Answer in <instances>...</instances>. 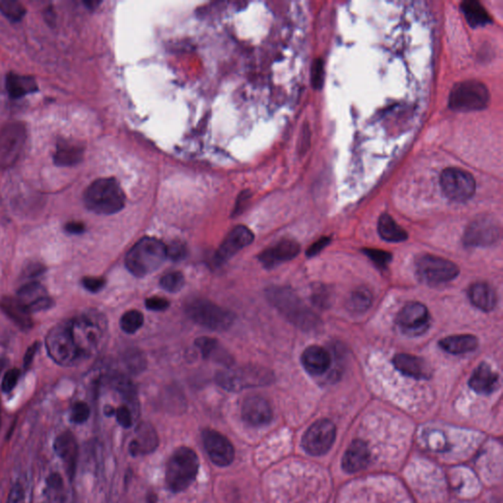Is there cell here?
Instances as JSON below:
<instances>
[{
	"label": "cell",
	"mask_w": 503,
	"mask_h": 503,
	"mask_svg": "<svg viewBox=\"0 0 503 503\" xmlns=\"http://www.w3.org/2000/svg\"><path fill=\"white\" fill-rule=\"evenodd\" d=\"M326 67L339 185H375L410 144L427 110L432 34L423 2H349Z\"/></svg>",
	"instance_id": "obj_1"
},
{
	"label": "cell",
	"mask_w": 503,
	"mask_h": 503,
	"mask_svg": "<svg viewBox=\"0 0 503 503\" xmlns=\"http://www.w3.org/2000/svg\"><path fill=\"white\" fill-rule=\"evenodd\" d=\"M126 196L115 178H100L94 181L84 193V203L89 211L98 215H110L119 213L125 206Z\"/></svg>",
	"instance_id": "obj_2"
},
{
	"label": "cell",
	"mask_w": 503,
	"mask_h": 503,
	"mask_svg": "<svg viewBox=\"0 0 503 503\" xmlns=\"http://www.w3.org/2000/svg\"><path fill=\"white\" fill-rule=\"evenodd\" d=\"M270 304L281 312L290 323L302 330L317 328L319 318L304 304L302 300L288 288H270L267 290Z\"/></svg>",
	"instance_id": "obj_3"
},
{
	"label": "cell",
	"mask_w": 503,
	"mask_h": 503,
	"mask_svg": "<svg viewBox=\"0 0 503 503\" xmlns=\"http://www.w3.org/2000/svg\"><path fill=\"white\" fill-rule=\"evenodd\" d=\"M166 258V246L161 241L145 237L127 253L125 265L133 276L145 277L159 270Z\"/></svg>",
	"instance_id": "obj_4"
},
{
	"label": "cell",
	"mask_w": 503,
	"mask_h": 503,
	"mask_svg": "<svg viewBox=\"0 0 503 503\" xmlns=\"http://www.w3.org/2000/svg\"><path fill=\"white\" fill-rule=\"evenodd\" d=\"M198 455L189 448H180L174 451L166 466V481L173 493H181L192 485L199 473Z\"/></svg>",
	"instance_id": "obj_5"
},
{
	"label": "cell",
	"mask_w": 503,
	"mask_h": 503,
	"mask_svg": "<svg viewBox=\"0 0 503 503\" xmlns=\"http://www.w3.org/2000/svg\"><path fill=\"white\" fill-rule=\"evenodd\" d=\"M215 380L220 387L228 391H241L250 387L272 384L274 376L267 369L245 366L218 371Z\"/></svg>",
	"instance_id": "obj_6"
},
{
	"label": "cell",
	"mask_w": 503,
	"mask_h": 503,
	"mask_svg": "<svg viewBox=\"0 0 503 503\" xmlns=\"http://www.w3.org/2000/svg\"><path fill=\"white\" fill-rule=\"evenodd\" d=\"M185 312L194 323L215 331L228 330L235 319L233 312L202 298L188 302Z\"/></svg>",
	"instance_id": "obj_7"
},
{
	"label": "cell",
	"mask_w": 503,
	"mask_h": 503,
	"mask_svg": "<svg viewBox=\"0 0 503 503\" xmlns=\"http://www.w3.org/2000/svg\"><path fill=\"white\" fill-rule=\"evenodd\" d=\"M46 349L54 362L70 366L81 359V355L73 338L69 321L58 324L46 336Z\"/></svg>",
	"instance_id": "obj_8"
},
{
	"label": "cell",
	"mask_w": 503,
	"mask_h": 503,
	"mask_svg": "<svg viewBox=\"0 0 503 503\" xmlns=\"http://www.w3.org/2000/svg\"><path fill=\"white\" fill-rule=\"evenodd\" d=\"M488 103V89L474 80L456 84L450 96V107L455 112L481 110L486 107Z\"/></svg>",
	"instance_id": "obj_9"
},
{
	"label": "cell",
	"mask_w": 503,
	"mask_h": 503,
	"mask_svg": "<svg viewBox=\"0 0 503 503\" xmlns=\"http://www.w3.org/2000/svg\"><path fill=\"white\" fill-rule=\"evenodd\" d=\"M415 265L420 281L430 285L448 283L459 274V269L455 263L437 256H420Z\"/></svg>",
	"instance_id": "obj_10"
},
{
	"label": "cell",
	"mask_w": 503,
	"mask_h": 503,
	"mask_svg": "<svg viewBox=\"0 0 503 503\" xmlns=\"http://www.w3.org/2000/svg\"><path fill=\"white\" fill-rule=\"evenodd\" d=\"M75 344L82 358L90 356L100 346L103 328L95 318L83 316L69 321Z\"/></svg>",
	"instance_id": "obj_11"
},
{
	"label": "cell",
	"mask_w": 503,
	"mask_h": 503,
	"mask_svg": "<svg viewBox=\"0 0 503 503\" xmlns=\"http://www.w3.org/2000/svg\"><path fill=\"white\" fill-rule=\"evenodd\" d=\"M441 186L443 194L455 202H466L474 196L476 181L473 176L463 169L450 168L441 175Z\"/></svg>",
	"instance_id": "obj_12"
},
{
	"label": "cell",
	"mask_w": 503,
	"mask_h": 503,
	"mask_svg": "<svg viewBox=\"0 0 503 503\" xmlns=\"http://www.w3.org/2000/svg\"><path fill=\"white\" fill-rule=\"evenodd\" d=\"M336 439V427L330 420L317 421L302 437V446L308 455L323 456L330 451Z\"/></svg>",
	"instance_id": "obj_13"
},
{
	"label": "cell",
	"mask_w": 503,
	"mask_h": 503,
	"mask_svg": "<svg viewBox=\"0 0 503 503\" xmlns=\"http://www.w3.org/2000/svg\"><path fill=\"white\" fill-rule=\"evenodd\" d=\"M26 141L25 126L8 124L0 132V168H8L17 161Z\"/></svg>",
	"instance_id": "obj_14"
},
{
	"label": "cell",
	"mask_w": 503,
	"mask_h": 503,
	"mask_svg": "<svg viewBox=\"0 0 503 503\" xmlns=\"http://www.w3.org/2000/svg\"><path fill=\"white\" fill-rule=\"evenodd\" d=\"M429 310L422 303H408L397 315L396 323L404 333L422 335L430 326Z\"/></svg>",
	"instance_id": "obj_15"
},
{
	"label": "cell",
	"mask_w": 503,
	"mask_h": 503,
	"mask_svg": "<svg viewBox=\"0 0 503 503\" xmlns=\"http://www.w3.org/2000/svg\"><path fill=\"white\" fill-rule=\"evenodd\" d=\"M203 443L211 461L218 466L225 467L233 462L235 450L227 436L215 430L203 432Z\"/></svg>",
	"instance_id": "obj_16"
},
{
	"label": "cell",
	"mask_w": 503,
	"mask_h": 503,
	"mask_svg": "<svg viewBox=\"0 0 503 503\" xmlns=\"http://www.w3.org/2000/svg\"><path fill=\"white\" fill-rule=\"evenodd\" d=\"M253 232L244 225H239L228 233L223 240L222 245L216 251L215 263L216 265H222L234 257L238 251L250 245L254 241Z\"/></svg>",
	"instance_id": "obj_17"
},
{
	"label": "cell",
	"mask_w": 503,
	"mask_h": 503,
	"mask_svg": "<svg viewBox=\"0 0 503 503\" xmlns=\"http://www.w3.org/2000/svg\"><path fill=\"white\" fill-rule=\"evenodd\" d=\"M500 238V228L488 218H479L467 227L463 235V244L467 247L493 245Z\"/></svg>",
	"instance_id": "obj_18"
},
{
	"label": "cell",
	"mask_w": 503,
	"mask_h": 503,
	"mask_svg": "<svg viewBox=\"0 0 503 503\" xmlns=\"http://www.w3.org/2000/svg\"><path fill=\"white\" fill-rule=\"evenodd\" d=\"M242 419L253 427L269 425L272 420V409L264 397L253 396L247 397L242 404Z\"/></svg>",
	"instance_id": "obj_19"
},
{
	"label": "cell",
	"mask_w": 503,
	"mask_h": 503,
	"mask_svg": "<svg viewBox=\"0 0 503 503\" xmlns=\"http://www.w3.org/2000/svg\"><path fill=\"white\" fill-rule=\"evenodd\" d=\"M300 245L294 240H282L258 255V260L265 269H272L277 265L288 262L297 257Z\"/></svg>",
	"instance_id": "obj_20"
},
{
	"label": "cell",
	"mask_w": 503,
	"mask_h": 503,
	"mask_svg": "<svg viewBox=\"0 0 503 503\" xmlns=\"http://www.w3.org/2000/svg\"><path fill=\"white\" fill-rule=\"evenodd\" d=\"M16 299L30 314L48 309L53 304V301L48 297L46 289L37 282H32L23 286L18 291Z\"/></svg>",
	"instance_id": "obj_21"
},
{
	"label": "cell",
	"mask_w": 503,
	"mask_h": 503,
	"mask_svg": "<svg viewBox=\"0 0 503 503\" xmlns=\"http://www.w3.org/2000/svg\"><path fill=\"white\" fill-rule=\"evenodd\" d=\"M392 362L396 370L407 377L415 380H430L432 378L431 367L420 357L410 354H397Z\"/></svg>",
	"instance_id": "obj_22"
},
{
	"label": "cell",
	"mask_w": 503,
	"mask_h": 503,
	"mask_svg": "<svg viewBox=\"0 0 503 503\" xmlns=\"http://www.w3.org/2000/svg\"><path fill=\"white\" fill-rule=\"evenodd\" d=\"M371 460V451L368 444L356 439L350 444L342 458V468L349 474L358 473L368 467Z\"/></svg>",
	"instance_id": "obj_23"
},
{
	"label": "cell",
	"mask_w": 503,
	"mask_h": 503,
	"mask_svg": "<svg viewBox=\"0 0 503 503\" xmlns=\"http://www.w3.org/2000/svg\"><path fill=\"white\" fill-rule=\"evenodd\" d=\"M302 365L312 376H321L330 369L331 357L330 352L318 345H312L303 352Z\"/></svg>",
	"instance_id": "obj_24"
},
{
	"label": "cell",
	"mask_w": 503,
	"mask_h": 503,
	"mask_svg": "<svg viewBox=\"0 0 503 503\" xmlns=\"http://www.w3.org/2000/svg\"><path fill=\"white\" fill-rule=\"evenodd\" d=\"M497 385V373L486 363L479 364L469 380V387L477 394L483 396L493 394Z\"/></svg>",
	"instance_id": "obj_25"
},
{
	"label": "cell",
	"mask_w": 503,
	"mask_h": 503,
	"mask_svg": "<svg viewBox=\"0 0 503 503\" xmlns=\"http://www.w3.org/2000/svg\"><path fill=\"white\" fill-rule=\"evenodd\" d=\"M159 445V437L154 427L142 424L136 431V439L130 443V453L133 456L149 455Z\"/></svg>",
	"instance_id": "obj_26"
},
{
	"label": "cell",
	"mask_w": 503,
	"mask_h": 503,
	"mask_svg": "<svg viewBox=\"0 0 503 503\" xmlns=\"http://www.w3.org/2000/svg\"><path fill=\"white\" fill-rule=\"evenodd\" d=\"M54 450L61 459L64 460L67 465V471L70 477H73L76 469L78 446L74 436L69 432L60 434L54 441Z\"/></svg>",
	"instance_id": "obj_27"
},
{
	"label": "cell",
	"mask_w": 503,
	"mask_h": 503,
	"mask_svg": "<svg viewBox=\"0 0 503 503\" xmlns=\"http://www.w3.org/2000/svg\"><path fill=\"white\" fill-rule=\"evenodd\" d=\"M469 298L472 304L484 312H491L497 306V297L495 289L486 282H477L470 288Z\"/></svg>",
	"instance_id": "obj_28"
},
{
	"label": "cell",
	"mask_w": 503,
	"mask_h": 503,
	"mask_svg": "<svg viewBox=\"0 0 503 503\" xmlns=\"http://www.w3.org/2000/svg\"><path fill=\"white\" fill-rule=\"evenodd\" d=\"M439 344L448 353L461 355L475 351L478 348L479 340L471 335H452L443 338Z\"/></svg>",
	"instance_id": "obj_29"
},
{
	"label": "cell",
	"mask_w": 503,
	"mask_h": 503,
	"mask_svg": "<svg viewBox=\"0 0 503 503\" xmlns=\"http://www.w3.org/2000/svg\"><path fill=\"white\" fill-rule=\"evenodd\" d=\"M84 149L77 142L63 140L58 142L54 155V164L58 166H70L79 164L83 159Z\"/></svg>",
	"instance_id": "obj_30"
},
{
	"label": "cell",
	"mask_w": 503,
	"mask_h": 503,
	"mask_svg": "<svg viewBox=\"0 0 503 503\" xmlns=\"http://www.w3.org/2000/svg\"><path fill=\"white\" fill-rule=\"evenodd\" d=\"M6 89L11 98H20L28 94L37 91V86L36 81L32 77L10 73L7 75Z\"/></svg>",
	"instance_id": "obj_31"
},
{
	"label": "cell",
	"mask_w": 503,
	"mask_h": 503,
	"mask_svg": "<svg viewBox=\"0 0 503 503\" xmlns=\"http://www.w3.org/2000/svg\"><path fill=\"white\" fill-rule=\"evenodd\" d=\"M378 230L380 236L387 242L398 243V242L406 241L408 238L407 232L399 227L396 220L387 213H384L380 216Z\"/></svg>",
	"instance_id": "obj_32"
},
{
	"label": "cell",
	"mask_w": 503,
	"mask_h": 503,
	"mask_svg": "<svg viewBox=\"0 0 503 503\" xmlns=\"http://www.w3.org/2000/svg\"><path fill=\"white\" fill-rule=\"evenodd\" d=\"M2 309L10 317L11 319L22 328H30L32 321L30 319V312L20 304L17 299L6 298L2 301Z\"/></svg>",
	"instance_id": "obj_33"
},
{
	"label": "cell",
	"mask_w": 503,
	"mask_h": 503,
	"mask_svg": "<svg viewBox=\"0 0 503 503\" xmlns=\"http://www.w3.org/2000/svg\"><path fill=\"white\" fill-rule=\"evenodd\" d=\"M462 10L472 27H479L490 22L491 19L483 6L476 1H467L462 4Z\"/></svg>",
	"instance_id": "obj_34"
},
{
	"label": "cell",
	"mask_w": 503,
	"mask_h": 503,
	"mask_svg": "<svg viewBox=\"0 0 503 503\" xmlns=\"http://www.w3.org/2000/svg\"><path fill=\"white\" fill-rule=\"evenodd\" d=\"M371 302H373V297H371L370 291L366 288H359L350 296L348 307L354 312H365L371 307Z\"/></svg>",
	"instance_id": "obj_35"
},
{
	"label": "cell",
	"mask_w": 503,
	"mask_h": 503,
	"mask_svg": "<svg viewBox=\"0 0 503 503\" xmlns=\"http://www.w3.org/2000/svg\"><path fill=\"white\" fill-rule=\"evenodd\" d=\"M143 324H144V316L137 310L126 312L120 319V326H121L122 330L129 335L137 333L142 328Z\"/></svg>",
	"instance_id": "obj_36"
},
{
	"label": "cell",
	"mask_w": 503,
	"mask_h": 503,
	"mask_svg": "<svg viewBox=\"0 0 503 503\" xmlns=\"http://www.w3.org/2000/svg\"><path fill=\"white\" fill-rule=\"evenodd\" d=\"M161 286L170 293L179 292L185 284V277L182 272H173L164 274L161 279Z\"/></svg>",
	"instance_id": "obj_37"
},
{
	"label": "cell",
	"mask_w": 503,
	"mask_h": 503,
	"mask_svg": "<svg viewBox=\"0 0 503 503\" xmlns=\"http://www.w3.org/2000/svg\"><path fill=\"white\" fill-rule=\"evenodd\" d=\"M0 10L2 13L12 21H19L25 15V7L18 2L3 1L0 2Z\"/></svg>",
	"instance_id": "obj_38"
},
{
	"label": "cell",
	"mask_w": 503,
	"mask_h": 503,
	"mask_svg": "<svg viewBox=\"0 0 503 503\" xmlns=\"http://www.w3.org/2000/svg\"><path fill=\"white\" fill-rule=\"evenodd\" d=\"M196 346L199 348L204 358L211 359L218 353L220 349L218 342L215 339L211 337H200L195 342Z\"/></svg>",
	"instance_id": "obj_39"
},
{
	"label": "cell",
	"mask_w": 503,
	"mask_h": 503,
	"mask_svg": "<svg viewBox=\"0 0 503 503\" xmlns=\"http://www.w3.org/2000/svg\"><path fill=\"white\" fill-rule=\"evenodd\" d=\"M364 253L377 265L378 267L382 270L387 269L392 258L391 254L382 250H377V249H365Z\"/></svg>",
	"instance_id": "obj_40"
},
{
	"label": "cell",
	"mask_w": 503,
	"mask_h": 503,
	"mask_svg": "<svg viewBox=\"0 0 503 503\" xmlns=\"http://www.w3.org/2000/svg\"><path fill=\"white\" fill-rule=\"evenodd\" d=\"M188 255V248L182 242L176 241L166 246V256L174 262L184 260Z\"/></svg>",
	"instance_id": "obj_41"
},
{
	"label": "cell",
	"mask_w": 503,
	"mask_h": 503,
	"mask_svg": "<svg viewBox=\"0 0 503 503\" xmlns=\"http://www.w3.org/2000/svg\"><path fill=\"white\" fill-rule=\"evenodd\" d=\"M90 407L85 402H77L73 406L71 419L76 424H83L90 417Z\"/></svg>",
	"instance_id": "obj_42"
},
{
	"label": "cell",
	"mask_w": 503,
	"mask_h": 503,
	"mask_svg": "<svg viewBox=\"0 0 503 503\" xmlns=\"http://www.w3.org/2000/svg\"><path fill=\"white\" fill-rule=\"evenodd\" d=\"M115 416H116L117 422L125 429H128L132 425V414H131L130 409L127 406H120L119 408H117L115 410Z\"/></svg>",
	"instance_id": "obj_43"
},
{
	"label": "cell",
	"mask_w": 503,
	"mask_h": 503,
	"mask_svg": "<svg viewBox=\"0 0 503 503\" xmlns=\"http://www.w3.org/2000/svg\"><path fill=\"white\" fill-rule=\"evenodd\" d=\"M19 377H20V371L18 369H12V370L7 371L2 380V390L4 392L11 391L17 384Z\"/></svg>",
	"instance_id": "obj_44"
},
{
	"label": "cell",
	"mask_w": 503,
	"mask_h": 503,
	"mask_svg": "<svg viewBox=\"0 0 503 503\" xmlns=\"http://www.w3.org/2000/svg\"><path fill=\"white\" fill-rule=\"evenodd\" d=\"M83 285L90 292L98 293V291L105 288V281L103 279H100V277H85Z\"/></svg>",
	"instance_id": "obj_45"
},
{
	"label": "cell",
	"mask_w": 503,
	"mask_h": 503,
	"mask_svg": "<svg viewBox=\"0 0 503 503\" xmlns=\"http://www.w3.org/2000/svg\"><path fill=\"white\" fill-rule=\"evenodd\" d=\"M145 307L150 311L161 312L168 309L169 307V302L164 298L161 297H152L149 299L145 300Z\"/></svg>",
	"instance_id": "obj_46"
},
{
	"label": "cell",
	"mask_w": 503,
	"mask_h": 503,
	"mask_svg": "<svg viewBox=\"0 0 503 503\" xmlns=\"http://www.w3.org/2000/svg\"><path fill=\"white\" fill-rule=\"evenodd\" d=\"M24 502V490L20 484H15L9 493L7 503H23Z\"/></svg>",
	"instance_id": "obj_47"
},
{
	"label": "cell",
	"mask_w": 503,
	"mask_h": 503,
	"mask_svg": "<svg viewBox=\"0 0 503 503\" xmlns=\"http://www.w3.org/2000/svg\"><path fill=\"white\" fill-rule=\"evenodd\" d=\"M330 242V239L328 238V237H324V238L319 239V241L315 242L312 246H310L306 255L310 258L315 257V256L318 255L319 251H323L324 247L328 246Z\"/></svg>",
	"instance_id": "obj_48"
},
{
	"label": "cell",
	"mask_w": 503,
	"mask_h": 503,
	"mask_svg": "<svg viewBox=\"0 0 503 503\" xmlns=\"http://www.w3.org/2000/svg\"><path fill=\"white\" fill-rule=\"evenodd\" d=\"M65 229L69 233L81 234L85 231V225L81 222H69Z\"/></svg>",
	"instance_id": "obj_49"
},
{
	"label": "cell",
	"mask_w": 503,
	"mask_h": 503,
	"mask_svg": "<svg viewBox=\"0 0 503 503\" xmlns=\"http://www.w3.org/2000/svg\"><path fill=\"white\" fill-rule=\"evenodd\" d=\"M37 349V343H35V344H33L32 346L29 348V349L27 350V352H26L25 357H24V365L26 368H28V367L30 366V364L32 363L33 359H34L35 354H36Z\"/></svg>",
	"instance_id": "obj_50"
},
{
	"label": "cell",
	"mask_w": 503,
	"mask_h": 503,
	"mask_svg": "<svg viewBox=\"0 0 503 503\" xmlns=\"http://www.w3.org/2000/svg\"><path fill=\"white\" fill-rule=\"evenodd\" d=\"M48 484L51 488H61L62 486V479H61L60 475H51L48 479Z\"/></svg>",
	"instance_id": "obj_51"
},
{
	"label": "cell",
	"mask_w": 503,
	"mask_h": 503,
	"mask_svg": "<svg viewBox=\"0 0 503 503\" xmlns=\"http://www.w3.org/2000/svg\"><path fill=\"white\" fill-rule=\"evenodd\" d=\"M105 414H107V416H112L114 415L115 414V409L112 407H107L105 410Z\"/></svg>",
	"instance_id": "obj_52"
},
{
	"label": "cell",
	"mask_w": 503,
	"mask_h": 503,
	"mask_svg": "<svg viewBox=\"0 0 503 503\" xmlns=\"http://www.w3.org/2000/svg\"><path fill=\"white\" fill-rule=\"evenodd\" d=\"M4 367H6V361L0 359V373H1V371H3Z\"/></svg>",
	"instance_id": "obj_53"
}]
</instances>
